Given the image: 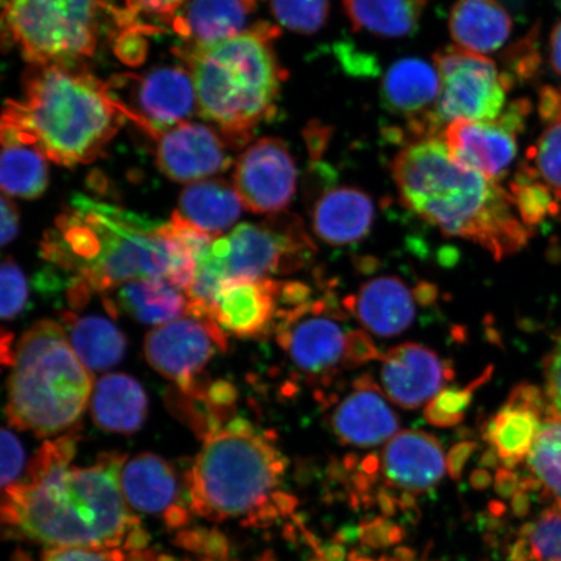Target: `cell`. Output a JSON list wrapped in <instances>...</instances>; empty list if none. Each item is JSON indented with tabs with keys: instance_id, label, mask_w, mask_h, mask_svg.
I'll return each mask as SVG.
<instances>
[{
	"instance_id": "obj_1",
	"label": "cell",
	"mask_w": 561,
	"mask_h": 561,
	"mask_svg": "<svg viewBox=\"0 0 561 561\" xmlns=\"http://www.w3.org/2000/svg\"><path fill=\"white\" fill-rule=\"evenodd\" d=\"M41 255L68 279L70 305L82 308L129 280L165 279L187 291L196 259L170 222L75 195L41 242Z\"/></svg>"
},
{
	"instance_id": "obj_2",
	"label": "cell",
	"mask_w": 561,
	"mask_h": 561,
	"mask_svg": "<svg viewBox=\"0 0 561 561\" xmlns=\"http://www.w3.org/2000/svg\"><path fill=\"white\" fill-rule=\"evenodd\" d=\"M79 438L75 426L39 448L25 480L3 489V523L55 547L117 549L136 536L122 486L126 458L103 454L93 466L70 468Z\"/></svg>"
},
{
	"instance_id": "obj_3",
	"label": "cell",
	"mask_w": 561,
	"mask_h": 561,
	"mask_svg": "<svg viewBox=\"0 0 561 561\" xmlns=\"http://www.w3.org/2000/svg\"><path fill=\"white\" fill-rule=\"evenodd\" d=\"M390 168L407 208L445 236L479 244L495 261L515 255L533 237L511 193L459 164L442 138L405 146Z\"/></svg>"
},
{
	"instance_id": "obj_4",
	"label": "cell",
	"mask_w": 561,
	"mask_h": 561,
	"mask_svg": "<svg viewBox=\"0 0 561 561\" xmlns=\"http://www.w3.org/2000/svg\"><path fill=\"white\" fill-rule=\"evenodd\" d=\"M128 121L108 83L79 66H32L23 96L5 104L2 133L62 167L94 161Z\"/></svg>"
},
{
	"instance_id": "obj_5",
	"label": "cell",
	"mask_w": 561,
	"mask_h": 561,
	"mask_svg": "<svg viewBox=\"0 0 561 561\" xmlns=\"http://www.w3.org/2000/svg\"><path fill=\"white\" fill-rule=\"evenodd\" d=\"M279 34L262 21L220 44L178 54L193 76L201 116L229 147L248 145L257 126L275 115L287 77L275 51Z\"/></svg>"
},
{
	"instance_id": "obj_6",
	"label": "cell",
	"mask_w": 561,
	"mask_h": 561,
	"mask_svg": "<svg viewBox=\"0 0 561 561\" xmlns=\"http://www.w3.org/2000/svg\"><path fill=\"white\" fill-rule=\"evenodd\" d=\"M203 439L188 479L196 514L210 520H255L291 508V496L276 491L287 461L270 432L234 416Z\"/></svg>"
},
{
	"instance_id": "obj_7",
	"label": "cell",
	"mask_w": 561,
	"mask_h": 561,
	"mask_svg": "<svg viewBox=\"0 0 561 561\" xmlns=\"http://www.w3.org/2000/svg\"><path fill=\"white\" fill-rule=\"evenodd\" d=\"M89 370L58 322L42 320L20 340L12 364L5 415L38 437L73 430L91 394Z\"/></svg>"
},
{
	"instance_id": "obj_8",
	"label": "cell",
	"mask_w": 561,
	"mask_h": 561,
	"mask_svg": "<svg viewBox=\"0 0 561 561\" xmlns=\"http://www.w3.org/2000/svg\"><path fill=\"white\" fill-rule=\"evenodd\" d=\"M124 30L110 0H3V42L32 66H79L96 51L104 18Z\"/></svg>"
},
{
	"instance_id": "obj_9",
	"label": "cell",
	"mask_w": 561,
	"mask_h": 561,
	"mask_svg": "<svg viewBox=\"0 0 561 561\" xmlns=\"http://www.w3.org/2000/svg\"><path fill=\"white\" fill-rule=\"evenodd\" d=\"M214 248L227 262L228 279H263L289 275L312 262L316 244L300 217L271 215L261 224H241Z\"/></svg>"
},
{
	"instance_id": "obj_10",
	"label": "cell",
	"mask_w": 561,
	"mask_h": 561,
	"mask_svg": "<svg viewBox=\"0 0 561 561\" xmlns=\"http://www.w3.org/2000/svg\"><path fill=\"white\" fill-rule=\"evenodd\" d=\"M440 77L439 100L434 110L438 129L455 121L486 122L500 117L512 81L485 55L447 46L434 54Z\"/></svg>"
},
{
	"instance_id": "obj_11",
	"label": "cell",
	"mask_w": 561,
	"mask_h": 561,
	"mask_svg": "<svg viewBox=\"0 0 561 561\" xmlns=\"http://www.w3.org/2000/svg\"><path fill=\"white\" fill-rule=\"evenodd\" d=\"M341 319L343 313L328 299L279 308L275 325L278 345L301 374L322 381L343 366L347 334Z\"/></svg>"
},
{
	"instance_id": "obj_12",
	"label": "cell",
	"mask_w": 561,
	"mask_h": 561,
	"mask_svg": "<svg viewBox=\"0 0 561 561\" xmlns=\"http://www.w3.org/2000/svg\"><path fill=\"white\" fill-rule=\"evenodd\" d=\"M227 348V336L216 320L188 314L152 329L145 340L147 362L182 392L191 391L208 362Z\"/></svg>"
},
{
	"instance_id": "obj_13",
	"label": "cell",
	"mask_w": 561,
	"mask_h": 561,
	"mask_svg": "<svg viewBox=\"0 0 561 561\" xmlns=\"http://www.w3.org/2000/svg\"><path fill=\"white\" fill-rule=\"evenodd\" d=\"M530 114L526 100L512 102L495 121H455L446 125L442 139L459 164L500 182L517 157V135Z\"/></svg>"
},
{
	"instance_id": "obj_14",
	"label": "cell",
	"mask_w": 561,
	"mask_h": 561,
	"mask_svg": "<svg viewBox=\"0 0 561 561\" xmlns=\"http://www.w3.org/2000/svg\"><path fill=\"white\" fill-rule=\"evenodd\" d=\"M297 165L283 139L266 137L242 152L234 187L245 209L254 214L285 213L297 191Z\"/></svg>"
},
{
	"instance_id": "obj_15",
	"label": "cell",
	"mask_w": 561,
	"mask_h": 561,
	"mask_svg": "<svg viewBox=\"0 0 561 561\" xmlns=\"http://www.w3.org/2000/svg\"><path fill=\"white\" fill-rule=\"evenodd\" d=\"M130 87V105L123 107L128 121L157 138L194 115L198 98L191 70L161 67L145 76H123Z\"/></svg>"
},
{
	"instance_id": "obj_16",
	"label": "cell",
	"mask_w": 561,
	"mask_h": 561,
	"mask_svg": "<svg viewBox=\"0 0 561 561\" xmlns=\"http://www.w3.org/2000/svg\"><path fill=\"white\" fill-rule=\"evenodd\" d=\"M454 376L451 364L420 343H402L382 357L385 394L404 410H419L430 403Z\"/></svg>"
},
{
	"instance_id": "obj_17",
	"label": "cell",
	"mask_w": 561,
	"mask_h": 561,
	"mask_svg": "<svg viewBox=\"0 0 561 561\" xmlns=\"http://www.w3.org/2000/svg\"><path fill=\"white\" fill-rule=\"evenodd\" d=\"M551 412L545 391L536 385H517L511 391L506 403L483 425V438L504 468L514 469L528 458Z\"/></svg>"
},
{
	"instance_id": "obj_18",
	"label": "cell",
	"mask_w": 561,
	"mask_h": 561,
	"mask_svg": "<svg viewBox=\"0 0 561 561\" xmlns=\"http://www.w3.org/2000/svg\"><path fill=\"white\" fill-rule=\"evenodd\" d=\"M156 139L160 171L175 182L194 184L227 171L230 165L227 140L209 126L186 122Z\"/></svg>"
},
{
	"instance_id": "obj_19",
	"label": "cell",
	"mask_w": 561,
	"mask_h": 561,
	"mask_svg": "<svg viewBox=\"0 0 561 561\" xmlns=\"http://www.w3.org/2000/svg\"><path fill=\"white\" fill-rule=\"evenodd\" d=\"M440 94V77L436 66L423 59L407 58L392 65L381 85L382 104L397 116L409 118L416 136L431 138L438 128L433 114Z\"/></svg>"
},
{
	"instance_id": "obj_20",
	"label": "cell",
	"mask_w": 561,
	"mask_h": 561,
	"mask_svg": "<svg viewBox=\"0 0 561 561\" xmlns=\"http://www.w3.org/2000/svg\"><path fill=\"white\" fill-rule=\"evenodd\" d=\"M283 280L228 279L215 298L214 316L222 332L261 339L275 329Z\"/></svg>"
},
{
	"instance_id": "obj_21",
	"label": "cell",
	"mask_w": 561,
	"mask_h": 561,
	"mask_svg": "<svg viewBox=\"0 0 561 561\" xmlns=\"http://www.w3.org/2000/svg\"><path fill=\"white\" fill-rule=\"evenodd\" d=\"M332 430L342 444L367 448L389 442L399 433L401 420L391 409L380 386L364 375L354 389L335 407Z\"/></svg>"
},
{
	"instance_id": "obj_22",
	"label": "cell",
	"mask_w": 561,
	"mask_h": 561,
	"mask_svg": "<svg viewBox=\"0 0 561 561\" xmlns=\"http://www.w3.org/2000/svg\"><path fill=\"white\" fill-rule=\"evenodd\" d=\"M381 468L390 486L423 493L444 479L447 461L444 448L432 434L403 431L386 442Z\"/></svg>"
},
{
	"instance_id": "obj_23",
	"label": "cell",
	"mask_w": 561,
	"mask_h": 561,
	"mask_svg": "<svg viewBox=\"0 0 561 561\" xmlns=\"http://www.w3.org/2000/svg\"><path fill=\"white\" fill-rule=\"evenodd\" d=\"M256 0H184L171 21L179 53L220 44L244 32Z\"/></svg>"
},
{
	"instance_id": "obj_24",
	"label": "cell",
	"mask_w": 561,
	"mask_h": 561,
	"mask_svg": "<svg viewBox=\"0 0 561 561\" xmlns=\"http://www.w3.org/2000/svg\"><path fill=\"white\" fill-rule=\"evenodd\" d=\"M366 331L378 336L402 334L415 320V301L401 278L383 276L364 284L343 301Z\"/></svg>"
},
{
	"instance_id": "obj_25",
	"label": "cell",
	"mask_w": 561,
	"mask_h": 561,
	"mask_svg": "<svg viewBox=\"0 0 561 561\" xmlns=\"http://www.w3.org/2000/svg\"><path fill=\"white\" fill-rule=\"evenodd\" d=\"M374 220V201L366 192L351 186L329 188L312 209L314 236L332 245L363 240Z\"/></svg>"
},
{
	"instance_id": "obj_26",
	"label": "cell",
	"mask_w": 561,
	"mask_h": 561,
	"mask_svg": "<svg viewBox=\"0 0 561 561\" xmlns=\"http://www.w3.org/2000/svg\"><path fill=\"white\" fill-rule=\"evenodd\" d=\"M105 310L144 324L163 325L187 314L188 299L165 279L138 278L116 287L103 296Z\"/></svg>"
},
{
	"instance_id": "obj_27",
	"label": "cell",
	"mask_w": 561,
	"mask_h": 561,
	"mask_svg": "<svg viewBox=\"0 0 561 561\" xmlns=\"http://www.w3.org/2000/svg\"><path fill=\"white\" fill-rule=\"evenodd\" d=\"M512 27L514 21L500 0H458L448 19L456 45L481 55L500 50Z\"/></svg>"
},
{
	"instance_id": "obj_28",
	"label": "cell",
	"mask_w": 561,
	"mask_h": 561,
	"mask_svg": "<svg viewBox=\"0 0 561 561\" xmlns=\"http://www.w3.org/2000/svg\"><path fill=\"white\" fill-rule=\"evenodd\" d=\"M122 486L126 502L146 514H167L178 504V477L173 468L156 454H139L126 462Z\"/></svg>"
},
{
	"instance_id": "obj_29",
	"label": "cell",
	"mask_w": 561,
	"mask_h": 561,
	"mask_svg": "<svg viewBox=\"0 0 561 561\" xmlns=\"http://www.w3.org/2000/svg\"><path fill=\"white\" fill-rule=\"evenodd\" d=\"M91 416L104 431L131 434L142 427L147 416V396L135 378L112 374L95 383Z\"/></svg>"
},
{
	"instance_id": "obj_30",
	"label": "cell",
	"mask_w": 561,
	"mask_h": 561,
	"mask_svg": "<svg viewBox=\"0 0 561 561\" xmlns=\"http://www.w3.org/2000/svg\"><path fill=\"white\" fill-rule=\"evenodd\" d=\"M242 208L234 185L224 180H203L181 193L175 214L205 233L219 238L240 219Z\"/></svg>"
},
{
	"instance_id": "obj_31",
	"label": "cell",
	"mask_w": 561,
	"mask_h": 561,
	"mask_svg": "<svg viewBox=\"0 0 561 561\" xmlns=\"http://www.w3.org/2000/svg\"><path fill=\"white\" fill-rule=\"evenodd\" d=\"M61 321L67 328L70 345L88 370H107L123 360L126 340L114 322L101 316L73 312H62Z\"/></svg>"
},
{
	"instance_id": "obj_32",
	"label": "cell",
	"mask_w": 561,
	"mask_h": 561,
	"mask_svg": "<svg viewBox=\"0 0 561 561\" xmlns=\"http://www.w3.org/2000/svg\"><path fill=\"white\" fill-rule=\"evenodd\" d=\"M427 0H342L355 32L402 38L417 30Z\"/></svg>"
},
{
	"instance_id": "obj_33",
	"label": "cell",
	"mask_w": 561,
	"mask_h": 561,
	"mask_svg": "<svg viewBox=\"0 0 561 561\" xmlns=\"http://www.w3.org/2000/svg\"><path fill=\"white\" fill-rule=\"evenodd\" d=\"M2 168L0 184L3 194L35 199L48 185L47 158L31 145L2 133Z\"/></svg>"
},
{
	"instance_id": "obj_34",
	"label": "cell",
	"mask_w": 561,
	"mask_h": 561,
	"mask_svg": "<svg viewBox=\"0 0 561 561\" xmlns=\"http://www.w3.org/2000/svg\"><path fill=\"white\" fill-rule=\"evenodd\" d=\"M529 479L524 489H541L552 504L561 506V419L551 412L525 460Z\"/></svg>"
},
{
	"instance_id": "obj_35",
	"label": "cell",
	"mask_w": 561,
	"mask_h": 561,
	"mask_svg": "<svg viewBox=\"0 0 561 561\" xmlns=\"http://www.w3.org/2000/svg\"><path fill=\"white\" fill-rule=\"evenodd\" d=\"M512 561H561V506L551 504L526 524L511 551Z\"/></svg>"
},
{
	"instance_id": "obj_36",
	"label": "cell",
	"mask_w": 561,
	"mask_h": 561,
	"mask_svg": "<svg viewBox=\"0 0 561 561\" xmlns=\"http://www.w3.org/2000/svg\"><path fill=\"white\" fill-rule=\"evenodd\" d=\"M512 198L520 216L522 221L529 229H535L547 217L557 216L560 213V198L539 181L538 174L531 165L524 167L516 175L510 187Z\"/></svg>"
},
{
	"instance_id": "obj_37",
	"label": "cell",
	"mask_w": 561,
	"mask_h": 561,
	"mask_svg": "<svg viewBox=\"0 0 561 561\" xmlns=\"http://www.w3.org/2000/svg\"><path fill=\"white\" fill-rule=\"evenodd\" d=\"M494 374L489 366L466 388H445L426 404L424 416L427 423L437 427H455L466 419L468 407L471 405L476 391L486 385Z\"/></svg>"
},
{
	"instance_id": "obj_38",
	"label": "cell",
	"mask_w": 561,
	"mask_h": 561,
	"mask_svg": "<svg viewBox=\"0 0 561 561\" xmlns=\"http://www.w3.org/2000/svg\"><path fill=\"white\" fill-rule=\"evenodd\" d=\"M273 15L287 30L311 35L325 26L331 0H272Z\"/></svg>"
},
{
	"instance_id": "obj_39",
	"label": "cell",
	"mask_w": 561,
	"mask_h": 561,
	"mask_svg": "<svg viewBox=\"0 0 561 561\" xmlns=\"http://www.w3.org/2000/svg\"><path fill=\"white\" fill-rule=\"evenodd\" d=\"M530 153L538 178L561 199V122L543 131Z\"/></svg>"
},
{
	"instance_id": "obj_40",
	"label": "cell",
	"mask_w": 561,
	"mask_h": 561,
	"mask_svg": "<svg viewBox=\"0 0 561 561\" xmlns=\"http://www.w3.org/2000/svg\"><path fill=\"white\" fill-rule=\"evenodd\" d=\"M26 277L23 270L11 257L4 259L0 268V314L3 320L15 319L27 304Z\"/></svg>"
},
{
	"instance_id": "obj_41",
	"label": "cell",
	"mask_w": 561,
	"mask_h": 561,
	"mask_svg": "<svg viewBox=\"0 0 561 561\" xmlns=\"http://www.w3.org/2000/svg\"><path fill=\"white\" fill-rule=\"evenodd\" d=\"M182 3L184 0H124L123 11L133 25L146 32H156L142 23L144 19L167 21L171 24Z\"/></svg>"
},
{
	"instance_id": "obj_42",
	"label": "cell",
	"mask_w": 561,
	"mask_h": 561,
	"mask_svg": "<svg viewBox=\"0 0 561 561\" xmlns=\"http://www.w3.org/2000/svg\"><path fill=\"white\" fill-rule=\"evenodd\" d=\"M0 451H2V489L15 485L25 465V451L15 434L3 430L0 434Z\"/></svg>"
},
{
	"instance_id": "obj_43",
	"label": "cell",
	"mask_w": 561,
	"mask_h": 561,
	"mask_svg": "<svg viewBox=\"0 0 561 561\" xmlns=\"http://www.w3.org/2000/svg\"><path fill=\"white\" fill-rule=\"evenodd\" d=\"M383 354L375 345L374 340L364 331H353L346 335L343 367L357 368L363 364L382 360Z\"/></svg>"
},
{
	"instance_id": "obj_44",
	"label": "cell",
	"mask_w": 561,
	"mask_h": 561,
	"mask_svg": "<svg viewBox=\"0 0 561 561\" xmlns=\"http://www.w3.org/2000/svg\"><path fill=\"white\" fill-rule=\"evenodd\" d=\"M44 561H124L121 550L105 547H55Z\"/></svg>"
},
{
	"instance_id": "obj_45",
	"label": "cell",
	"mask_w": 561,
	"mask_h": 561,
	"mask_svg": "<svg viewBox=\"0 0 561 561\" xmlns=\"http://www.w3.org/2000/svg\"><path fill=\"white\" fill-rule=\"evenodd\" d=\"M545 396L552 412L561 419V336L545 360Z\"/></svg>"
},
{
	"instance_id": "obj_46",
	"label": "cell",
	"mask_w": 561,
	"mask_h": 561,
	"mask_svg": "<svg viewBox=\"0 0 561 561\" xmlns=\"http://www.w3.org/2000/svg\"><path fill=\"white\" fill-rule=\"evenodd\" d=\"M539 115L549 125L561 122V89L545 87L539 96Z\"/></svg>"
},
{
	"instance_id": "obj_47",
	"label": "cell",
	"mask_w": 561,
	"mask_h": 561,
	"mask_svg": "<svg viewBox=\"0 0 561 561\" xmlns=\"http://www.w3.org/2000/svg\"><path fill=\"white\" fill-rule=\"evenodd\" d=\"M477 447H479V445H477L476 442L465 440L455 445L450 453H448L447 469L454 480L460 479L462 471H465L467 461L474 454Z\"/></svg>"
},
{
	"instance_id": "obj_48",
	"label": "cell",
	"mask_w": 561,
	"mask_h": 561,
	"mask_svg": "<svg viewBox=\"0 0 561 561\" xmlns=\"http://www.w3.org/2000/svg\"><path fill=\"white\" fill-rule=\"evenodd\" d=\"M311 287L298 283V280H291V283H283L279 293V308H294L307 304L311 299Z\"/></svg>"
},
{
	"instance_id": "obj_49",
	"label": "cell",
	"mask_w": 561,
	"mask_h": 561,
	"mask_svg": "<svg viewBox=\"0 0 561 561\" xmlns=\"http://www.w3.org/2000/svg\"><path fill=\"white\" fill-rule=\"evenodd\" d=\"M20 216L18 206L12 202L9 195L2 196V244H9L15 240L19 233Z\"/></svg>"
},
{
	"instance_id": "obj_50",
	"label": "cell",
	"mask_w": 561,
	"mask_h": 561,
	"mask_svg": "<svg viewBox=\"0 0 561 561\" xmlns=\"http://www.w3.org/2000/svg\"><path fill=\"white\" fill-rule=\"evenodd\" d=\"M549 53L553 72L561 77V20L551 32Z\"/></svg>"
},
{
	"instance_id": "obj_51",
	"label": "cell",
	"mask_w": 561,
	"mask_h": 561,
	"mask_svg": "<svg viewBox=\"0 0 561 561\" xmlns=\"http://www.w3.org/2000/svg\"><path fill=\"white\" fill-rule=\"evenodd\" d=\"M438 296L437 286L431 283H420L415 290V298L420 305L430 306Z\"/></svg>"
},
{
	"instance_id": "obj_52",
	"label": "cell",
	"mask_w": 561,
	"mask_h": 561,
	"mask_svg": "<svg viewBox=\"0 0 561 561\" xmlns=\"http://www.w3.org/2000/svg\"><path fill=\"white\" fill-rule=\"evenodd\" d=\"M12 341V335L7 332V331H3L2 333V362L4 364V366H12L13 364V360H15V353H12V350H11V343Z\"/></svg>"
},
{
	"instance_id": "obj_53",
	"label": "cell",
	"mask_w": 561,
	"mask_h": 561,
	"mask_svg": "<svg viewBox=\"0 0 561 561\" xmlns=\"http://www.w3.org/2000/svg\"><path fill=\"white\" fill-rule=\"evenodd\" d=\"M472 482L476 488H485L490 482V474L485 469H479L472 474Z\"/></svg>"
},
{
	"instance_id": "obj_54",
	"label": "cell",
	"mask_w": 561,
	"mask_h": 561,
	"mask_svg": "<svg viewBox=\"0 0 561 561\" xmlns=\"http://www.w3.org/2000/svg\"><path fill=\"white\" fill-rule=\"evenodd\" d=\"M500 2L504 5H511L512 9H520V5L525 2V0H500Z\"/></svg>"
}]
</instances>
